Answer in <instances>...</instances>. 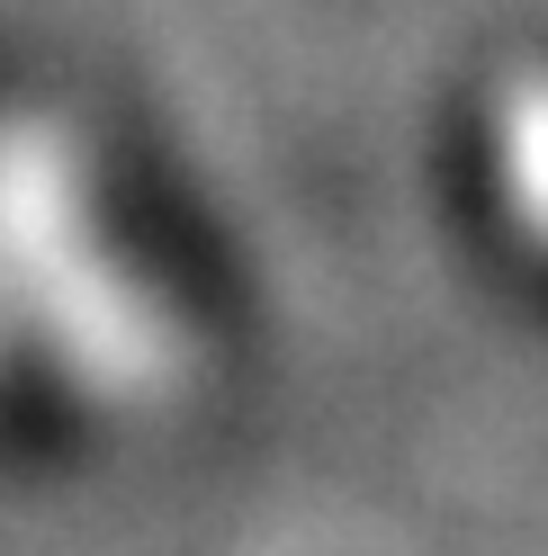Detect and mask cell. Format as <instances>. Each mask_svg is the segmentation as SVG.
Returning a JSON list of instances; mask_svg holds the SVG:
<instances>
[{"instance_id": "cell-1", "label": "cell", "mask_w": 548, "mask_h": 556, "mask_svg": "<svg viewBox=\"0 0 548 556\" xmlns=\"http://www.w3.org/2000/svg\"><path fill=\"white\" fill-rule=\"evenodd\" d=\"M171 359L180 315L99 144L46 99H0V448L126 422Z\"/></svg>"}, {"instance_id": "cell-2", "label": "cell", "mask_w": 548, "mask_h": 556, "mask_svg": "<svg viewBox=\"0 0 548 556\" xmlns=\"http://www.w3.org/2000/svg\"><path fill=\"white\" fill-rule=\"evenodd\" d=\"M486 180L503 225L548 252V73H512L486 109Z\"/></svg>"}]
</instances>
